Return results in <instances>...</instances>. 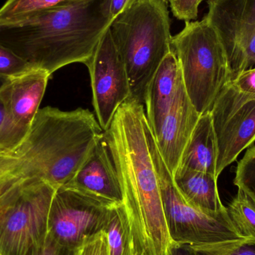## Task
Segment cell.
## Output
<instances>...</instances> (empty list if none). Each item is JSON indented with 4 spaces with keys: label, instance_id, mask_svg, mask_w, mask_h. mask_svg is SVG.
Listing matches in <instances>:
<instances>
[{
    "label": "cell",
    "instance_id": "obj_25",
    "mask_svg": "<svg viewBox=\"0 0 255 255\" xmlns=\"http://www.w3.org/2000/svg\"><path fill=\"white\" fill-rule=\"evenodd\" d=\"M79 250L61 245L48 234L44 239L31 246L24 255H77Z\"/></svg>",
    "mask_w": 255,
    "mask_h": 255
},
{
    "label": "cell",
    "instance_id": "obj_16",
    "mask_svg": "<svg viewBox=\"0 0 255 255\" xmlns=\"http://www.w3.org/2000/svg\"><path fill=\"white\" fill-rule=\"evenodd\" d=\"M172 178L184 200L193 208L209 215L227 212L219 195L215 175L178 167Z\"/></svg>",
    "mask_w": 255,
    "mask_h": 255
},
{
    "label": "cell",
    "instance_id": "obj_12",
    "mask_svg": "<svg viewBox=\"0 0 255 255\" xmlns=\"http://www.w3.org/2000/svg\"><path fill=\"white\" fill-rule=\"evenodd\" d=\"M200 116L187 95L182 79L172 106L153 134L172 175L179 166L183 151Z\"/></svg>",
    "mask_w": 255,
    "mask_h": 255
},
{
    "label": "cell",
    "instance_id": "obj_24",
    "mask_svg": "<svg viewBox=\"0 0 255 255\" xmlns=\"http://www.w3.org/2000/svg\"><path fill=\"white\" fill-rule=\"evenodd\" d=\"M231 82L241 73L255 67V34H253L229 63Z\"/></svg>",
    "mask_w": 255,
    "mask_h": 255
},
{
    "label": "cell",
    "instance_id": "obj_6",
    "mask_svg": "<svg viewBox=\"0 0 255 255\" xmlns=\"http://www.w3.org/2000/svg\"><path fill=\"white\" fill-rule=\"evenodd\" d=\"M56 189L35 178L0 185V255H24L48 235V218Z\"/></svg>",
    "mask_w": 255,
    "mask_h": 255
},
{
    "label": "cell",
    "instance_id": "obj_9",
    "mask_svg": "<svg viewBox=\"0 0 255 255\" xmlns=\"http://www.w3.org/2000/svg\"><path fill=\"white\" fill-rule=\"evenodd\" d=\"M217 138V176L255 141V95L229 82L210 111Z\"/></svg>",
    "mask_w": 255,
    "mask_h": 255
},
{
    "label": "cell",
    "instance_id": "obj_33",
    "mask_svg": "<svg viewBox=\"0 0 255 255\" xmlns=\"http://www.w3.org/2000/svg\"><path fill=\"white\" fill-rule=\"evenodd\" d=\"M164 1H170V0H164Z\"/></svg>",
    "mask_w": 255,
    "mask_h": 255
},
{
    "label": "cell",
    "instance_id": "obj_30",
    "mask_svg": "<svg viewBox=\"0 0 255 255\" xmlns=\"http://www.w3.org/2000/svg\"><path fill=\"white\" fill-rule=\"evenodd\" d=\"M132 0H112L110 14L112 22L129 5Z\"/></svg>",
    "mask_w": 255,
    "mask_h": 255
},
{
    "label": "cell",
    "instance_id": "obj_17",
    "mask_svg": "<svg viewBox=\"0 0 255 255\" xmlns=\"http://www.w3.org/2000/svg\"><path fill=\"white\" fill-rule=\"evenodd\" d=\"M218 147L210 112L201 115L187 142L178 167L212 174L217 178Z\"/></svg>",
    "mask_w": 255,
    "mask_h": 255
},
{
    "label": "cell",
    "instance_id": "obj_27",
    "mask_svg": "<svg viewBox=\"0 0 255 255\" xmlns=\"http://www.w3.org/2000/svg\"><path fill=\"white\" fill-rule=\"evenodd\" d=\"M18 163L19 159L11 152L0 148V185L9 180L14 179L13 173Z\"/></svg>",
    "mask_w": 255,
    "mask_h": 255
},
{
    "label": "cell",
    "instance_id": "obj_31",
    "mask_svg": "<svg viewBox=\"0 0 255 255\" xmlns=\"http://www.w3.org/2000/svg\"><path fill=\"white\" fill-rule=\"evenodd\" d=\"M164 255H190L187 246L178 245L172 243Z\"/></svg>",
    "mask_w": 255,
    "mask_h": 255
},
{
    "label": "cell",
    "instance_id": "obj_8",
    "mask_svg": "<svg viewBox=\"0 0 255 255\" xmlns=\"http://www.w3.org/2000/svg\"><path fill=\"white\" fill-rule=\"evenodd\" d=\"M114 205L76 189L55 190L48 218V234L61 245L79 250L104 232Z\"/></svg>",
    "mask_w": 255,
    "mask_h": 255
},
{
    "label": "cell",
    "instance_id": "obj_23",
    "mask_svg": "<svg viewBox=\"0 0 255 255\" xmlns=\"http://www.w3.org/2000/svg\"><path fill=\"white\" fill-rule=\"evenodd\" d=\"M32 66L17 54L0 43V78L7 79L32 69Z\"/></svg>",
    "mask_w": 255,
    "mask_h": 255
},
{
    "label": "cell",
    "instance_id": "obj_20",
    "mask_svg": "<svg viewBox=\"0 0 255 255\" xmlns=\"http://www.w3.org/2000/svg\"><path fill=\"white\" fill-rule=\"evenodd\" d=\"M80 0H7L0 8V24L22 20L32 15Z\"/></svg>",
    "mask_w": 255,
    "mask_h": 255
},
{
    "label": "cell",
    "instance_id": "obj_32",
    "mask_svg": "<svg viewBox=\"0 0 255 255\" xmlns=\"http://www.w3.org/2000/svg\"><path fill=\"white\" fill-rule=\"evenodd\" d=\"M3 121V110L2 107H1V104H0V126H1V123Z\"/></svg>",
    "mask_w": 255,
    "mask_h": 255
},
{
    "label": "cell",
    "instance_id": "obj_29",
    "mask_svg": "<svg viewBox=\"0 0 255 255\" xmlns=\"http://www.w3.org/2000/svg\"><path fill=\"white\" fill-rule=\"evenodd\" d=\"M231 82L242 92L255 95V67L243 72Z\"/></svg>",
    "mask_w": 255,
    "mask_h": 255
},
{
    "label": "cell",
    "instance_id": "obj_21",
    "mask_svg": "<svg viewBox=\"0 0 255 255\" xmlns=\"http://www.w3.org/2000/svg\"><path fill=\"white\" fill-rule=\"evenodd\" d=\"M187 247L190 255H255V238H240L209 245Z\"/></svg>",
    "mask_w": 255,
    "mask_h": 255
},
{
    "label": "cell",
    "instance_id": "obj_11",
    "mask_svg": "<svg viewBox=\"0 0 255 255\" xmlns=\"http://www.w3.org/2000/svg\"><path fill=\"white\" fill-rule=\"evenodd\" d=\"M86 66L91 76L93 105L99 124L105 131L121 105L130 97L127 70L109 28Z\"/></svg>",
    "mask_w": 255,
    "mask_h": 255
},
{
    "label": "cell",
    "instance_id": "obj_22",
    "mask_svg": "<svg viewBox=\"0 0 255 255\" xmlns=\"http://www.w3.org/2000/svg\"><path fill=\"white\" fill-rule=\"evenodd\" d=\"M234 184L255 200V145L250 147L236 168Z\"/></svg>",
    "mask_w": 255,
    "mask_h": 255
},
{
    "label": "cell",
    "instance_id": "obj_28",
    "mask_svg": "<svg viewBox=\"0 0 255 255\" xmlns=\"http://www.w3.org/2000/svg\"><path fill=\"white\" fill-rule=\"evenodd\" d=\"M77 255H109L106 233L103 232L97 238L81 247Z\"/></svg>",
    "mask_w": 255,
    "mask_h": 255
},
{
    "label": "cell",
    "instance_id": "obj_3",
    "mask_svg": "<svg viewBox=\"0 0 255 255\" xmlns=\"http://www.w3.org/2000/svg\"><path fill=\"white\" fill-rule=\"evenodd\" d=\"M103 133L88 109H39L26 136L11 152L19 159L13 178H39L56 190L67 185Z\"/></svg>",
    "mask_w": 255,
    "mask_h": 255
},
{
    "label": "cell",
    "instance_id": "obj_10",
    "mask_svg": "<svg viewBox=\"0 0 255 255\" xmlns=\"http://www.w3.org/2000/svg\"><path fill=\"white\" fill-rule=\"evenodd\" d=\"M50 75L32 68L4 79L0 87L3 121L0 126V148L12 152L26 136L39 111Z\"/></svg>",
    "mask_w": 255,
    "mask_h": 255
},
{
    "label": "cell",
    "instance_id": "obj_13",
    "mask_svg": "<svg viewBox=\"0 0 255 255\" xmlns=\"http://www.w3.org/2000/svg\"><path fill=\"white\" fill-rule=\"evenodd\" d=\"M64 187L76 189L112 205L124 204L121 181L104 135L96 142L73 179Z\"/></svg>",
    "mask_w": 255,
    "mask_h": 255
},
{
    "label": "cell",
    "instance_id": "obj_15",
    "mask_svg": "<svg viewBox=\"0 0 255 255\" xmlns=\"http://www.w3.org/2000/svg\"><path fill=\"white\" fill-rule=\"evenodd\" d=\"M181 82L179 64L171 50L153 76L145 94V116L153 134L158 130L165 115L172 106Z\"/></svg>",
    "mask_w": 255,
    "mask_h": 255
},
{
    "label": "cell",
    "instance_id": "obj_18",
    "mask_svg": "<svg viewBox=\"0 0 255 255\" xmlns=\"http://www.w3.org/2000/svg\"><path fill=\"white\" fill-rule=\"evenodd\" d=\"M109 255H136L125 206L114 205L104 231Z\"/></svg>",
    "mask_w": 255,
    "mask_h": 255
},
{
    "label": "cell",
    "instance_id": "obj_4",
    "mask_svg": "<svg viewBox=\"0 0 255 255\" xmlns=\"http://www.w3.org/2000/svg\"><path fill=\"white\" fill-rule=\"evenodd\" d=\"M125 65L130 99L142 105L149 82L171 52L170 19L164 0H132L109 26Z\"/></svg>",
    "mask_w": 255,
    "mask_h": 255
},
{
    "label": "cell",
    "instance_id": "obj_7",
    "mask_svg": "<svg viewBox=\"0 0 255 255\" xmlns=\"http://www.w3.org/2000/svg\"><path fill=\"white\" fill-rule=\"evenodd\" d=\"M145 137L155 168L161 193L166 227L171 242L178 245H209L240 239L227 212L209 215L189 205L174 183L147 121H143Z\"/></svg>",
    "mask_w": 255,
    "mask_h": 255
},
{
    "label": "cell",
    "instance_id": "obj_26",
    "mask_svg": "<svg viewBox=\"0 0 255 255\" xmlns=\"http://www.w3.org/2000/svg\"><path fill=\"white\" fill-rule=\"evenodd\" d=\"M204 0H170L171 10L177 19L185 22L196 19L199 7Z\"/></svg>",
    "mask_w": 255,
    "mask_h": 255
},
{
    "label": "cell",
    "instance_id": "obj_14",
    "mask_svg": "<svg viewBox=\"0 0 255 255\" xmlns=\"http://www.w3.org/2000/svg\"><path fill=\"white\" fill-rule=\"evenodd\" d=\"M206 19L217 31L230 62L255 34V0H208Z\"/></svg>",
    "mask_w": 255,
    "mask_h": 255
},
{
    "label": "cell",
    "instance_id": "obj_2",
    "mask_svg": "<svg viewBox=\"0 0 255 255\" xmlns=\"http://www.w3.org/2000/svg\"><path fill=\"white\" fill-rule=\"evenodd\" d=\"M112 0H80L0 24V43L52 75L91 60L112 23Z\"/></svg>",
    "mask_w": 255,
    "mask_h": 255
},
{
    "label": "cell",
    "instance_id": "obj_1",
    "mask_svg": "<svg viewBox=\"0 0 255 255\" xmlns=\"http://www.w3.org/2000/svg\"><path fill=\"white\" fill-rule=\"evenodd\" d=\"M145 118L143 105L128 99L103 135L121 181L136 255H164L172 242L145 137Z\"/></svg>",
    "mask_w": 255,
    "mask_h": 255
},
{
    "label": "cell",
    "instance_id": "obj_19",
    "mask_svg": "<svg viewBox=\"0 0 255 255\" xmlns=\"http://www.w3.org/2000/svg\"><path fill=\"white\" fill-rule=\"evenodd\" d=\"M226 211L240 238H255V200L249 193L238 188V193Z\"/></svg>",
    "mask_w": 255,
    "mask_h": 255
},
{
    "label": "cell",
    "instance_id": "obj_5",
    "mask_svg": "<svg viewBox=\"0 0 255 255\" xmlns=\"http://www.w3.org/2000/svg\"><path fill=\"white\" fill-rule=\"evenodd\" d=\"M171 50L192 104L200 115L210 112L231 82L227 55L217 31L206 17L186 22L182 31L172 37Z\"/></svg>",
    "mask_w": 255,
    "mask_h": 255
}]
</instances>
